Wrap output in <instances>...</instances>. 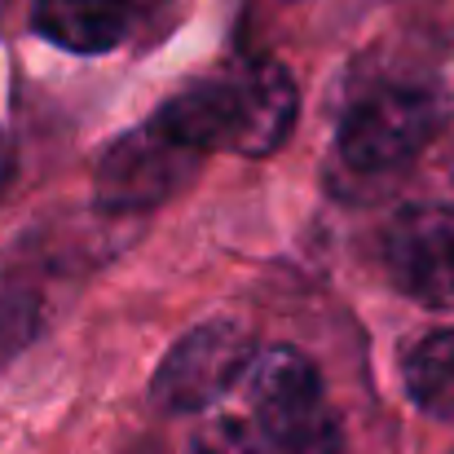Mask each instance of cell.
<instances>
[{
  "label": "cell",
  "mask_w": 454,
  "mask_h": 454,
  "mask_svg": "<svg viewBox=\"0 0 454 454\" xmlns=\"http://www.w3.org/2000/svg\"><path fill=\"white\" fill-rule=\"evenodd\" d=\"M44 322L40 296L22 283H13L9 274H0V362H9L13 353H22L35 331Z\"/></svg>",
  "instance_id": "cell-9"
},
{
  "label": "cell",
  "mask_w": 454,
  "mask_h": 454,
  "mask_svg": "<svg viewBox=\"0 0 454 454\" xmlns=\"http://www.w3.org/2000/svg\"><path fill=\"white\" fill-rule=\"evenodd\" d=\"M446 120V102L424 84H380L340 120V159L353 172L380 176L424 151Z\"/></svg>",
  "instance_id": "cell-3"
},
{
  "label": "cell",
  "mask_w": 454,
  "mask_h": 454,
  "mask_svg": "<svg viewBox=\"0 0 454 454\" xmlns=\"http://www.w3.org/2000/svg\"><path fill=\"white\" fill-rule=\"evenodd\" d=\"M252 366H256V340L247 335V326H239L230 317L199 322L159 362V371L151 380L154 411H163V415L207 411L243 375H252Z\"/></svg>",
  "instance_id": "cell-4"
},
{
  "label": "cell",
  "mask_w": 454,
  "mask_h": 454,
  "mask_svg": "<svg viewBox=\"0 0 454 454\" xmlns=\"http://www.w3.org/2000/svg\"><path fill=\"white\" fill-rule=\"evenodd\" d=\"M9 176H13V142L0 129V185H9Z\"/></svg>",
  "instance_id": "cell-11"
},
{
  "label": "cell",
  "mask_w": 454,
  "mask_h": 454,
  "mask_svg": "<svg viewBox=\"0 0 454 454\" xmlns=\"http://www.w3.org/2000/svg\"><path fill=\"white\" fill-rule=\"evenodd\" d=\"M402 380H406V393L411 402L442 419V424H454V326L450 331H433L424 335L406 362H402Z\"/></svg>",
  "instance_id": "cell-8"
},
{
  "label": "cell",
  "mask_w": 454,
  "mask_h": 454,
  "mask_svg": "<svg viewBox=\"0 0 454 454\" xmlns=\"http://www.w3.org/2000/svg\"><path fill=\"white\" fill-rule=\"evenodd\" d=\"M301 89L274 58H247L168 98L154 120L190 151L274 154L296 129Z\"/></svg>",
  "instance_id": "cell-1"
},
{
  "label": "cell",
  "mask_w": 454,
  "mask_h": 454,
  "mask_svg": "<svg viewBox=\"0 0 454 454\" xmlns=\"http://www.w3.org/2000/svg\"><path fill=\"white\" fill-rule=\"evenodd\" d=\"M384 270L406 301L454 309V207L415 203L384 230Z\"/></svg>",
  "instance_id": "cell-6"
},
{
  "label": "cell",
  "mask_w": 454,
  "mask_h": 454,
  "mask_svg": "<svg viewBox=\"0 0 454 454\" xmlns=\"http://www.w3.org/2000/svg\"><path fill=\"white\" fill-rule=\"evenodd\" d=\"M129 0H40L31 9V31L67 53H111L133 27Z\"/></svg>",
  "instance_id": "cell-7"
},
{
  "label": "cell",
  "mask_w": 454,
  "mask_h": 454,
  "mask_svg": "<svg viewBox=\"0 0 454 454\" xmlns=\"http://www.w3.org/2000/svg\"><path fill=\"white\" fill-rule=\"evenodd\" d=\"M190 454H261V446H256V433L243 419L225 415V419H212L194 433Z\"/></svg>",
  "instance_id": "cell-10"
},
{
  "label": "cell",
  "mask_w": 454,
  "mask_h": 454,
  "mask_svg": "<svg viewBox=\"0 0 454 454\" xmlns=\"http://www.w3.org/2000/svg\"><path fill=\"white\" fill-rule=\"evenodd\" d=\"M203 154L176 142L159 120H146L120 133L93 172V199L111 216H142L168 203L199 168Z\"/></svg>",
  "instance_id": "cell-5"
},
{
  "label": "cell",
  "mask_w": 454,
  "mask_h": 454,
  "mask_svg": "<svg viewBox=\"0 0 454 454\" xmlns=\"http://www.w3.org/2000/svg\"><path fill=\"white\" fill-rule=\"evenodd\" d=\"M252 415L261 437L278 454H340V419L326 402L317 366L301 348H270L256 357L252 375Z\"/></svg>",
  "instance_id": "cell-2"
},
{
  "label": "cell",
  "mask_w": 454,
  "mask_h": 454,
  "mask_svg": "<svg viewBox=\"0 0 454 454\" xmlns=\"http://www.w3.org/2000/svg\"><path fill=\"white\" fill-rule=\"evenodd\" d=\"M133 9H146V4H163V0H129Z\"/></svg>",
  "instance_id": "cell-12"
}]
</instances>
